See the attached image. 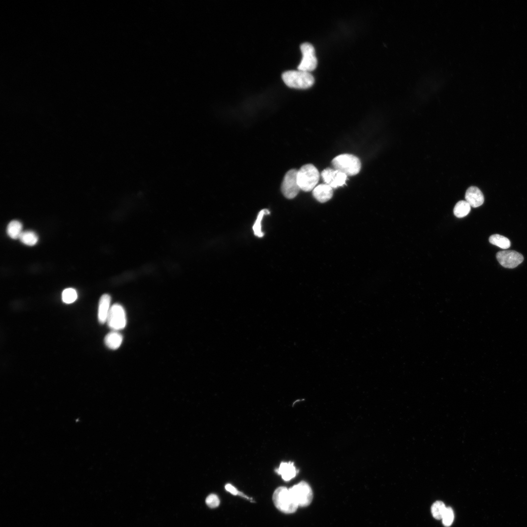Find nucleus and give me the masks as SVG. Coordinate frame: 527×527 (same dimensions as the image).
I'll list each match as a JSON object with an SVG mask.
<instances>
[{
    "instance_id": "nucleus-19",
    "label": "nucleus",
    "mask_w": 527,
    "mask_h": 527,
    "mask_svg": "<svg viewBox=\"0 0 527 527\" xmlns=\"http://www.w3.org/2000/svg\"><path fill=\"white\" fill-rule=\"evenodd\" d=\"M19 239L24 244L33 246L37 243L38 237L34 231L27 230L22 232Z\"/></svg>"
},
{
    "instance_id": "nucleus-6",
    "label": "nucleus",
    "mask_w": 527,
    "mask_h": 527,
    "mask_svg": "<svg viewBox=\"0 0 527 527\" xmlns=\"http://www.w3.org/2000/svg\"><path fill=\"white\" fill-rule=\"evenodd\" d=\"M106 322L109 327L113 330L118 331L123 329L126 325L127 319L123 306L119 304L112 305Z\"/></svg>"
},
{
    "instance_id": "nucleus-25",
    "label": "nucleus",
    "mask_w": 527,
    "mask_h": 527,
    "mask_svg": "<svg viewBox=\"0 0 527 527\" xmlns=\"http://www.w3.org/2000/svg\"><path fill=\"white\" fill-rule=\"evenodd\" d=\"M225 489L234 495L239 494L240 492L232 485L227 484L225 486Z\"/></svg>"
},
{
    "instance_id": "nucleus-18",
    "label": "nucleus",
    "mask_w": 527,
    "mask_h": 527,
    "mask_svg": "<svg viewBox=\"0 0 527 527\" xmlns=\"http://www.w3.org/2000/svg\"><path fill=\"white\" fill-rule=\"evenodd\" d=\"M489 242L491 244L502 249H507L510 246L509 239L499 234H493L489 238Z\"/></svg>"
},
{
    "instance_id": "nucleus-15",
    "label": "nucleus",
    "mask_w": 527,
    "mask_h": 527,
    "mask_svg": "<svg viewBox=\"0 0 527 527\" xmlns=\"http://www.w3.org/2000/svg\"><path fill=\"white\" fill-rule=\"evenodd\" d=\"M122 340V335L118 331L113 330L105 336L104 342L107 347L115 350L121 346Z\"/></svg>"
},
{
    "instance_id": "nucleus-12",
    "label": "nucleus",
    "mask_w": 527,
    "mask_h": 527,
    "mask_svg": "<svg viewBox=\"0 0 527 527\" xmlns=\"http://www.w3.org/2000/svg\"><path fill=\"white\" fill-rule=\"evenodd\" d=\"M111 300L110 296L107 294H103L100 299L98 318L101 324H103L106 322L107 316L111 307L110 306Z\"/></svg>"
},
{
    "instance_id": "nucleus-14",
    "label": "nucleus",
    "mask_w": 527,
    "mask_h": 527,
    "mask_svg": "<svg viewBox=\"0 0 527 527\" xmlns=\"http://www.w3.org/2000/svg\"><path fill=\"white\" fill-rule=\"evenodd\" d=\"M277 472L284 481H289L296 476L297 471L293 463L289 462L281 463Z\"/></svg>"
},
{
    "instance_id": "nucleus-21",
    "label": "nucleus",
    "mask_w": 527,
    "mask_h": 527,
    "mask_svg": "<svg viewBox=\"0 0 527 527\" xmlns=\"http://www.w3.org/2000/svg\"><path fill=\"white\" fill-rule=\"evenodd\" d=\"M446 507L444 503L442 501H437L434 502L431 508L433 517L437 520L442 519Z\"/></svg>"
},
{
    "instance_id": "nucleus-16",
    "label": "nucleus",
    "mask_w": 527,
    "mask_h": 527,
    "mask_svg": "<svg viewBox=\"0 0 527 527\" xmlns=\"http://www.w3.org/2000/svg\"><path fill=\"white\" fill-rule=\"evenodd\" d=\"M7 233L13 239H19L22 231L21 223L17 220L11 221L7 227Z\"/></svg>"
},
{
    "instance_id": "nucleus-7",
    "label": "nucleus",
    "mask_w": 527,
    "mask_h": 527,
    "mask_svg": "<svg viewBox=\"0 0 527 527\" xmlns=\"http://www.w3.org/2000/svg\"><path fill=\"white\" fill-rule=\"evenodd\" d=\"M298 170L292 169L285 174L281 186L282 192L285 197L291 199L295 198L301 190L297 182Z\"/></svg>"
},
{
    "instance_id": "nucleus-24",
    "label": "nucleus",
    "mask_w": 527,
    "mask_h": 527,
    "mask_svg": "<svg viewBox=\"0 0 527 527\" xmlns=\"http://www.w3.org/2000/svg\"><path fill=\"white\" fill-rule=\"evenodd\" d=\"M220 499L218 496L215 494L209 495L205 499L206 505L210 508H215L220 505Z\"/></svg>"
},
{
    "instance_id": "nucleus-3",
    "label": "nucleus",
    "mask_w": 527,
    "mask_h": 527,
    "mask_svg": "<svg viewBox=\"0 0 527 527\" xmlns=\"http://www.w3.org/2000/svg\"><path fill=\"white\" fill-rule=\"evenodd\" d=\"M297 178L300 189L308 192L316 187L320 179V173L313 164H306L298 170Z\"/></svg>"
},
{
    "instance_id": "nucleus-17",
    "label": "nucleus",
    "mask_w": 527,
    "mask_h": 527,
    "mask_svg": "<svg viewBox=\"0 0 527 527\" xmlns=\"http://www.w3.org/2000/svg\"><path fill=\"white\" fill-rule=\"evenodd\" d=\"M470 207L466 201H460L456 203L454 207V214L457 218H463L469 213Z\"/></svg>"
},
{
    "instance_id": "nucleus-9",
    "label": "nucleus",
    "mask_w": 527,
    "mask_h": 527,
    "mask_svg": "<svg viewBox=\"0 0 527 527\" xmlns=\"http://www.w3.org/2000/svg\"><path fill=\"white\" fill-rule=\"evenodd\" d=\"M496 258L503 267L513 268L517 266L524 260L523 256L514 250H504L496 254Z\"/></svg>"
},
{
    "instance_id": "nucleus-10",
    "label": "nucleus",
    "mask_w": 527,
    "mask_h": 527,
    "mask_svg": "<svg viewBox=\"0 0 527 527\" xmlns=\"http://www.w3.org/2000/svg\"><path fill=\"white\" fill-rule=\"evenodd\" d=\"M347 176L334 168H326L321 173V177L324 183L332 188H337L345 184Z\"/></svg>"
},
{
    "instance_id": "nucleus-4",
    "label": "nucleus",
    "mask_w": 527,
    "mask_h": 527,
    "mask_svg": "<svg viewBox=\"0 0 527 527\" xmlns=\"http://www.w3.org/2000/svg\"><path fill=\"white\" fill-rule=\"evenodd\" d=\"M272 499L276 508L286 514L294 513L298 507L289 489L285 486L277 488L273 493Z\"/></svg>"
},
{
    "instance_id": "nucleus-13",
    "label": "nucleus",
    "mask_w": 527,
    "mask_h": 527,
    "mask_svg": "<svg viewBox=\"0 0 527 527\" xmlns=\"http://www.w3.org/2000/svg\"><path fill=\"white\" fill-rule=\"evenodd\" d=\"M312 193L318 202L324 203L332 197L333 188L327 184H320L313 189Z\"/></svg>"
},
{
    "instance_id": "nucleus-20",
    "label": "nucleus",
    "mask_w": 527,
    "mask_h": 527,
    "mask_svg": "<svg viewBox=\"0 0 527 527\" xmlns=\"http://www.w3.org/2000/svg\"><path fill=\"white\" fill-rule=\"evenodd\" d=\"M269 211L267 209H263L258 213L257 219L253 226V230L255 236L258 237H262L264 236V233L261 229L262 221L264 215L269 214Z\"/></svg>"
},
{
    "instance_id": "nucleus-22",
    "label": "nucleus",
    "mask_w": 527,
    "mask_h": 527,
    "mask_svg": "<svg viewBox=\"0 0 527 527\" xmlns=\"http://www.w3.org/2000/svg\"><path fill=\"white\" fill-rule=\"evenodd\" d=\"M78 295L76 290L72 288L65 289L62 292V301L65 304H71L77 299Z\"/></svg>"
},
{
    "instance_id": "nucleus-23",
    "label": "nucleus",
    "mask_w": 527,
    "mask_h": 527,
    "mask_svg": "<svg viewBox=\"0 0 527 527\" xmlns=\"http://www.w3.org/2000/svg\"><path fill=\"white\" fill-rule=\"evenodd\" d=\"M454 517L452 509L450 507H446L442 518L443 525L446 527L451 526L453 522Z\"/></svg>"
},
{
    "instance_id": "nucleus-1",
    "label": "nucleus",
    "mask_w": 527,
    "mask_h": 527,
    "mask_svg": "<svg viewBox=\"0 0 527 527\" xmlns=\"http://www.w3.org/2000/svg\"><path fill=\"white\" fill-rule=\"evenodd\" d=\"M282 77L287 86L294 88H308L314 82V77L309 72L299 70L285 71Z\"/></svg>"
},
{
    "instance_id": "nucleus-8",
    "label": "nucleus",
    "mask_w": 527,
    "mask_h": 527,
    "mask_svg": "<svg viewBox=\"0 0 527 527\" xmlns=\"http://www.w3.org/2000/svg\"><path fill=\"white\" fill-rule=\"evenodd\" d=\"M303 57L298 66V69L306 72L314 70L317 64V60L315 56V49L313 45L308 42L304 43L300 47Z\"/></svg>"
},
{
    "instance_id": "nucleus-2",
    "label": "nucleus",
    "mask_w": 527,
    "mask_h": 527,
    "mask_svg": "<svg viewBox=\"0 0 527 527\" xmlns=\"http://www.w3.org/2000/svg\"><path fill=\"white\" fill-rule=\"evenodd\" d=\"M334 168L347 176H353L360 171L361 163L356 156L349 154H343L335 157L332 161Z\"/></svg>"
},
{
    "instance_id": "nucleus-11",
    "label": "nucleus",
    "mask_w": 527,
    "mask_h": 527,
    "mask_svg": "<svg viewBox=\"0 0 527 527\" xmlns=\"http://www.w3.org/2000/svg\"><path fill=\"white\" fill-rule=\"evenodd\" d=\"M465 199L473 207H477L483 204L484 197L481 191L476 186H470L466 191Z\"/></svg>"
},
{
    "instance_id": "nucleus-5",
    "label": "nucleus",
    "mask_w": 527,
    "mask_h": 527,
    "mask_svg": "<svg viewBox=\"0 0 527 527\" xmlns=\"http://www.w3.org/2000/svg\"><path fill=\"white\" fill-rule=\"evenodd\" d=\"M290 493L298 507L309 506L313 500L311 487L305 481H301L289 489Z\"/></svg>"
}]
</instances>
